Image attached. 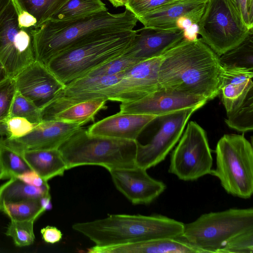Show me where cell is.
<instances>
[{"label": "cell", "instance_id": "cell-1", "mask_svg": "<svg viewBox=\"0 0 253 253\" xmlns=\"http://www.w3.org/2000/svg\"><path fill=\"white\" fill-rule=\"evenodd\" d=\"M221 68L219 56L201 39H184L161 55L160 88L209 101L219 95Z\"/></svg>", "mask_w": 253, "mask_h": 253}, {"label": "cell", "instance_id": "cell-2", "mask_svg": "<svg viewBox=\"0 0 253 253\" xmlns=\"http://www.w3.org/2000/svg\"><path fill=\"white\" fill-rule=\"evenodd\" d=\"M138 21L127 9L119 13L107 10L66 21L49 20L32 29L36 59L46 65L53 57L70 48L112 34L132 30Z\"/></svg>", "mask_w": 253, "mask_h": 253}, {"label": "cell", "instance_id": "cell-3", "mask_svg": "<svg viewBox=\"0 0 253 253\" xmlns=\"http://www.w3.org/2000/svg\"><path fill=\"white\" fill-rule=\"evenodd\" d=\"M184 224L161 215L111 214L91 221L78 222L73 230L98 247H109L182 236Z\"/></svg>", "mask_w": 253, "mask_h": 253}, {"label": "cell", "instance_id": "cell-4", "mask_svg": "<svg viewBox=\"0 0 253 253\" xmlns=\"http://www.w3.org/2000/svg\"><path fill=\"white\" fill-rule=\"evenodd\" d=\"M137 142L90 135L82 127L59 150L67 170L82 166L96 165L109 171L136 166Z\"/></svg>", "mask_w": 253, "mask_h": 253}, {"label": "cell", "instance_id": "cell-5", "mask_svg": "<svg viewBox=\"0 0 253 253\" xmlns=\"http://www.w3.org/2000/svg\"><path fill=\"white\" fill-rule=\"evenodd\" d=\"M135 34L134 30L120 32L84 43L57 55L46 66L66 85L123 55Z\"/></svg>", "mask_w": 253, "mask_h": 253}, {"label": "cell", "instance_id": "cell-6", "mask_svg": "<svg viewBox=\"0 0 253 253\" xmlns=\"http://www.w3.org/2000/svg\"><path fill=\"white\" fill-rule=\"evenodd\" d=\"M253 230V209H230L204 213L184 224L182 237L202 253H214L231 239Z\"/></svg>", "mask_w": 253, "mask_h": 253}, {"label": "cell", "instance_id": "cell-7", "mask_svg": "<svg viewBox=\"0 0 253 253\" xmlns=\"http://www.w3.org/2000/svg\"><path fill=\"white\" fill-rule=\"evenodd\" d=\"M215 168L211 174L217 177L226 192L249 199L253 193V148L243 135L226 134L217 143Z\"/></svg>", "mask_w": 253, "mask_h": 253}, {"label": "cell", "instance_id": "cell-8", "mask_svg": "<svg viewBox=\"0 0 253 253\" xmlns=\"http://www.w3.org/2000/svg\"><path fill=\"white\" fill-rule=\"evenodd\" d=\"M198 26L202 40L219 56L243 42L253 29L230 0H208Z\"/></svg>", "mask_w": 253, "mask_h": 253}, {"label": "cell", "instance_id": "cell-9", "mask_svg": "<svg viewBox=\"0 0 253 253\" xmlns=\"http://www.w3.org/2000/svg\"><path fill=\"white\" fill-rule=\"evenodd\" d=\"M212 158L207 133L190 121L171 153L169 172L183 181H194L210 174Z\"/></svg>", "mask_w": 253, "mask_h": 253}, {"label": "cell", "instance_id": "cell-10", "mask_svg": "<svg viewBox=\"0 0 253 253\" xmlns=\"http://www.w3.org/2000/svg\"><path fill=\"white\" fill-rule=\"evenodd\" d=\"M18 14L13 0L0 18V61L13 78L36 60L32 29L20 28Z\"/></svg>", "mask_w": 253, "mask_h": 253}, {"label": "cell", "instance_id": "cell-11", "mask_svg": "<svg viewBox=\"0 0 253 253\" xmlns=\"http://www.w3.org/2000/svg\"><path fill=\"white\" fill-rule=\"evenodd\" d=\"M198 109H180L158 117L160 126L146 144L137 142L136 166L147 169L163 161L180 138L192 114Z\"/></svg>", "mask_w": 253, "mask_h": 253}, {"label": "cell", "instance_id": "cell-12", "mask_svg": "<svg viewBox=\"0 0 253 253\" xmlns=\"http://www.w3.org/2000/svg\"><path fill=\"white\" fill-rule=\"evenodd\" d=\"M161 60V55L141 61L126 71L112 86L110 100L121 103L133 101L158 90Z\"/></svg>", "mask_w": 253, "mask_h": 253}, {"label": "cell", "instance_id": "cell-13", "mask_svg": "<svg viewBox=\"0 0 253 253\" xmlns=\"http://www.w3.org/2000/svg\"><path fill=\"white\" fill-rule=\"evenodd\" d=\"M208 100L195 95L159 88L139 99L121 103L120 112L153 115L158 117L180 109L204 106Z\"/></svg>", "mask_w": 253, "mask_h": 253}, {"label": "cell", "instance_id": "cell-14", "mask_svg": "<svg viewBox=\"0 0 253 253\" xmlns=\"http://www.w3.org/2000/svg\"><path fill=\"white\" fill-rule=\"evenodd\" d=\"M15 80L17 90L40 109L65 86L46 65L37 60L21 72Z\"/></svg>", "mask_w": 253, "mask_h": 253}, {"label": "cell", "instance_id": "cell-15", "mask_svg": "<svg viewBox=\"0 0 253 253\" xmlns=\"http://www.w3.org/2000/svg\"><path fill=\"white\" fill-rule=\"evenodd\" d=\"M116 188L134 205H147L166 189V184L151 177L146 169L137 166L109 171Z\"/></svg>", "mask_w": 253, "mask_h": 253}, {"label": "cell", "instance_id": "cell-16", "mask_svg": "<svg viewBox=\"0 0 253 253\" xmlns=\"http://www.w3.org/2000/svg\"><path fill=\"white\" fill-rule=\"evenodd\" d=\"M82 127L78 124L60 121H42L21 137L3 138L7 144L21 153L28 150L59 149Z\"/></svg>", "mask_w": 253, "mask_h": 253}, {"label": "cell", "instance_id": "cell-17", "mask_svg": "<svg viewBox=\"0 0 253 253\" xmlns=\"http://www.w3.org/2000/svg\"><path fill=\"white\" fill-rule=\"evenodd\" d=\"M107 101L104 98H98L76 101L56 96L41 109L42 120L60 121L83 126L94 121L98 112L107 108Z\"/></svg>", "mask_w": 253, "mask_h": 253}, {"label": "cell", "instance_id": "cell-18", "mask_svg": "<svg viewBox=\"0 0 253 253\" xmlns=\"http://www.w3.org/2000/svg\"><path fill=\"white\" fill-rule=\"evenodd\" d=\"M184 39V30L158 29L143 27L136 30L134 38L125 55L139 61L162 55Z\"/></svg>", "mask_w": 253, "mask_h": 253}, {"label": "cell", "instance_id": "cell-19", "mask_svg": "<svg viewBox=\"0 0 253 253\" xmlns=\"http://www.w3.org/2000/svg\"><path fill=\"white\" fill-rule=\"evenodd\" d=\"M208 0H174L138 18L144 27L158 29L177 28L182 18L198 24Z\"/></svg>", "mask_w": 253, "mask_h": 253}, {"label": "cell", "instance_id": "cell-20", "mask_svg": "<svg viewBox=\"0 0 253 253\" xmlns=\"http://www.w3.org/2000/svg\"><path fill=\"white\" fill-rule=\"evenodd\" d=\"M157 118L153 115L119 112L97 122L86 130L92 136L137 140L142 131Z\"/></svg>", "mask_w": 253, "mask_h": 253}, {"label": "cell", "instance_id": "cell-21", "mask_svg": "<svg viewBox=\"0 0 253 253\" xmlns=\"http://www.w3.org/2000/svg\"><path fill=\"white\" fill-rule=\"evenodd\" d=\"M253 69L222 65L219 76V94L226 114L243 103L253 88Z\"/></svg>", "mask_w": 253, "mask_h": 253}, {"label": "cell", "instance_id": "cell-22", "mask_svg": "<svg viewBox=\"0 0 253 253\" xmlns=\"http://www.w3.org/2000/svg\"><path fill=\"white\" fill-rule=\"evenodd\" d=\"M90 253H202L191 245L182 236L163 238L109 247H93L87 249Z\"/></svg>", "mask_w": 253, "mask_h": 253}, {"label": "cell", "instance_id": "cell-23", "mask_svg": "<svg viewBox=\"0 0 253 253\" xmlns=\"http://www.w3.org/2000/svg\"><path fill=\"white\" fill-rule=\"evenodd\" d=\"M125 72L113 76H84L76 79L66 84L57 96L76 101L98 98L110 100L112 86L121 79Z\"/></svg>", "mask_w": 253, "mask_h": 253}, {"label": "cell", "instance_id": "cell-24", "mask_svg": "<svg viewBox=\"0 0 253 253\" xmlns=\"http://www.w3.org/2000/svg\"><path fill=\"white\" fill-rule=\"evenodd\" d=\"M22 155L31 169L46 181L63 175L67 170L59 149L28 150L22 152Z\"/></svg>", "mask_w": 253, "mask_h": 253}, {"label": "cell", "instance_id": "cell-25", "mask_svg": "<svg viewBox=\"0 0 253 253\" xmlns=\"http://www.w3.org/2000/svg\"><path fill=\"white\" fill-rule=\"evenodd\" d=\"M49 185L38 187L24 182L16 177H12L0 186V211L3 206L30 200H40L50 195Z\"/></svg>", "mask_w": 253, "mask_h": 253}, {"label": "cell", "instance_id": "cell-26", "mask_svg": "<svg viewBox=\"0 0 253 253\" xmlns=\"http://www.w3.org/2000/svg\"><path fill=\"white\" fill-rule=\"evenodd\" d=\"M101 0H68L50 20L66 21L88 17L107 11Z\"/></svg>", "mask_w": 253, "mask_h": 253}, {"label": "cell", "instance_id": "cell-27", "mask_svg": "<svg viewBox=\"0 0 253 253\" xmlns=\"http://www.w3.org/2000/svg\"><path fill=\"white\" fill-rule=\"evenodd\" d=\"M18 12L24 11L37 20L36 28L51 19L68 0H13Z\"/></svg>", "mask_w": 253, "mask_h": 253}, {"label": "cell", "instance_id": "cell-28", "mask_svg": "<svg viewBox=\"0 0 253 253\" xmlns=\"http://www.w3.org/2000/svg\"><path fill=\"white\" fill-rule=\"evenodd\" d=\"M0 167L3 172V179L17 177L31 170L22 153L7 144L2 137L0 138Z\"/></svg>", "mask_w": 253, "mask_h": 253}, {"label": "cell", "instance_id": "cell-29", "mask_svg": "<svg viewBox=\"0 0 253 253\" xmlns=\"http://www.w3.org/2000/svg\"><path fill=\"white\" fill-rule=\"evenodd\" d=\"M222 65L253 69V29L238 45L219 56Z\"/></svg>", "mask_w": 253, "mask_h": 253}, {"label": "cell", "instance_id": "cell-30", "mask_svg": "<svg viewBox=\"0 0 253 253\" xmlns=\"http://www.w3.org/2000/svg\"><path fill=\"white\" fill-rule=\"evenodd\" d=\"M225 122L230 128L246 132L253 129V88L249 91L244 101L235 111L227 115Z\"/></svg>", "mask_w": 253, "mask_h": 253}, {"label": "cell", "instance_id": "cell-31", "mask_svg": "<svg viewBox=\"0 0 253 253\" xmlns=\"http://www.w3.org/2000/svg\"><path fill=\"white\" fill-rule=\"evenodd\" d=\"M45 211L40 204V200L5 204L0 211L10 220L16 221H35Z\"/></svg>", "mask_w": 253, "mask_h": 253}, {"label": "cell", "instance_id": "cell-32", "mask_svg": "<svg viewBox=\"0 0 253 253\" xmlns=\"http://www.w3.org/2000/svg\"><path fill=\"white\" fill-rule=\"evenodd\" d=\"M34 220H11L5 234L10 237L15 245L18 247L28 246L34 244Z\"/></svg>", "mask_w": 253, "mask_h": 253}, {"label": "cell", "instance_id": "cell-33", "mask_svg": "<svg viewBox=\"0 0 253 253\" xmlns=\"http://www.w3.org/2000/svg\"><path fill=\"white\" fill-rule=\"evenodd\" d=\"M12 117L24 118L35 124L42 122L41 109L17 90L10 109L9 117Z\"/></svg>", "mask_w": 253, "mask_h": 253}, {"label": "cell", "instance_id": "cell-34", "mask_svg": "<svg viewBox=\"0 0 253 253\" xmlns=\"http://www.w3.org/2000/svg\"><path fill=\"white\" fill-rule=\"evenodd\" d=\"M139 62L140 61L136 59L123 54L91 70L83 77L119 74L126 72Z\"/></svg>", "mask_w": 253, "mask_h": 253}, {"label": "cell", "instance_id": "cell-35", "mask_svg": "<svg viewBox=\"0 0 253 253\" xmlns=\"http://www.w3.org/2000/svg\"><path fill=\"white\" fill-rule=\"evenodd\" d=\"M17 91L15 78L8 77L0 83V121L5 122Z\"/></svg>", "mask_w": 253, "mask_h": 253}, {"label": "cell", "instance_id": "cell-36", "mask_svg": "<svg viewBox=\"0 0 253 253\" xmlns=\"http://www.w3.org/2000/svg\"><path fill=\"white\" fill-rule=\"evenodd\" d=\"M253 230L234 237L216 253H253Z\"/></svg>", "mask_w": 253, "mask_h": 253}, {"label": "cell", "instance_id": "cell-37", "mask_svg": "<svg viewBox=\"0 0 253 253\" xmlns=\"http://www.w3.org/2000/svg\"><path fill=\"white\" fill-rule=\"evenodd\" d=\"M5 123L8 131V135L6 137L9 139L18 138L27 134L38 124L20 117H9Z\"/></svg>", "mask_w": 253, "mask_h": 253}, {"label": "cell", "instance_id": "cell-38", "mask_svg": "<svg viewBox=\"0 0 253 253\" xmlns=\"http://www.w3.org/2000/svg\"><path fill=\"white\" fill-rule=\"evenodd\" d=\"M173 0H128L125 7L138 18Z\"/></svg>", "mask_w": 253, "mask_h": 253}, {"label": "cell", "instance_id": "cell-39", "mask_svg": "<svg viewBox=\"0 0 253 253\" xmlns=\"http://www.w3.org/2000/svg\"><path fill=\"white\" fill-rule=\"evenodd\" d=\"M242 16L246 26L253 28V0H230Z\"/></svg>", "mask_w": 253, "mask_h": 253}, {"label": "cell", "instance_id": "cell-40", "mask_svg": "<svg viewBox=\"0 0 253 253\" xmlns=\"http://www.w3.org/2000/svg\"><path fill=\"white\" fill-rule=\"evenodd\" d=\"M16 177L26 184L35 187H41L48 185L47 181L44 180L33 170L25 172Z\"/></svg>", "mask_w": 253, "mask_h": 253}, {"label": "cell", "instance_id": "cell-41", "mask_svg": "<svg viewBox=\"0 0 253 253\" xmlns=\"http://www.w3.org/2000/svg\"><path fill=\"white\" fill-rule=\"evenodd\" d=\"M41 233L42 239L47 243H56L62 238L61 231L54 226H47L41 229Z\"/></svg>", "mask_w": 253, "mask_h": 253}, {"label": "cell", "instance_id": "cell-42", "mask_svg": "<svg viewBox=\"0 0 253 253\" xmlns=\"http://www.w3.org/2000/svg\"><path fill=\"white\" fill-rule=\"evenodd\" d=\"M18 23L20 28L36 29L37 21L32 15L27 12L22 11L18 12Z\"/></svg>", "mask_w": 253, "mask_h": 253}, {"label": "cell", "instance_id": "cell-43", "mask_svg": "<svg viewBox=\"0 0 253 253\" xmlns=\"http://www.w3.org/2000/svg\"><path fill=\"white\" fill-rule=\"evenodd\" d=\"M42 207L45 210H50L52 209L50 194L43 196L40 199Z\"/></svg>", "mask_w": 253, "mask_h": 253}, {"label": "cell", "instance_id": "cell-44", "mask_svg": "<svg viewBox=\"0 0 253 253\" xmlns=\"http://www.w3.org/2000/svg\"><path fill=\"white\" fill-rule=\"evenodd\" d=\"M13 0H0V18Z\"/></svg>", "mask_w": 253, "mask_h": 253}, {"label": "cell", "instance_id": "cell-45", "mask_svg": "<svg viewBox=\"0 0 253 253\" xmlns=\"http://www.w3.org/2000/svg\"><path fill=\"white\" fill-rule=\"evenodd\" d=\"M8 77L5 67L0 61V83L5 80Z\"/></svg>", "mask_w": 253, "mask_h": 253}, {"label": "cell", "instance_id": "cell-46", "mask_svg": "<svg viewBox=\"0 0 253 253\" xmlns=\"http://www.w3.org/2000/svg\"><path fill=\"white\" fill-rule=\"evenodd\" d=\"M110 3L116 7L125 6L128 0H108Z\"/></svg>", "mask_w": 253, "mask_h": 253}, {"label": "cell", "instance_id": "cell-47", "mask_svg": "<svg viewBox=\"0 0 253 253\" xmlns=\"http://www.w3.org/2000/svg\"><path fill=\"white\" fill-rule=\"evenodd\" d=\"M8 135L6 124L5 122H0V136Z\"/></svg>", "mask_w": 253, "mask_h": 253}, {"label": "cell", "instance_id": "cell-48", "mask_svg": "<svg viewBox=\"0 0 253 253\" xmlns=\"http://www.w3.org/2000/svg\"><path fill=\"white\" fill-rule=\"evenodd\" d=\"M3 172L2 170L1 169V168L0 167V180L2 179L3 180Z\"/></svg>", "mask_w": 253, "mask_h": 253}, {"label": "cell", "instance_id": "cell-49", "mask_svg": "<svg viewBox=\"0 0 253 253\" xmlns=\"http://www.w3.org/2000/svg\"></svg>", "mask_w": 253, "mask_h": 253}]
</instances>
